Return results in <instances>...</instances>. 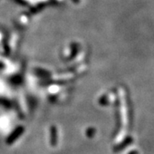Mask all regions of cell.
Here are the masks:
<instances>
[{
  "mask_svg": "<svg viewBox=\"0 0 154 154\" xmlns=\"http://www.w3.org/2000/svg\"><path fill=\"white\" fill-rule=\"evenodd\" d=\"M72 1L75 2V3H79V0H72Z\"/></svg>",
  "mask_w": 154,
  "mask_h": 154,
  "instance_id": "6da1fadb",
  "label": "cell"
}]
</instances>
